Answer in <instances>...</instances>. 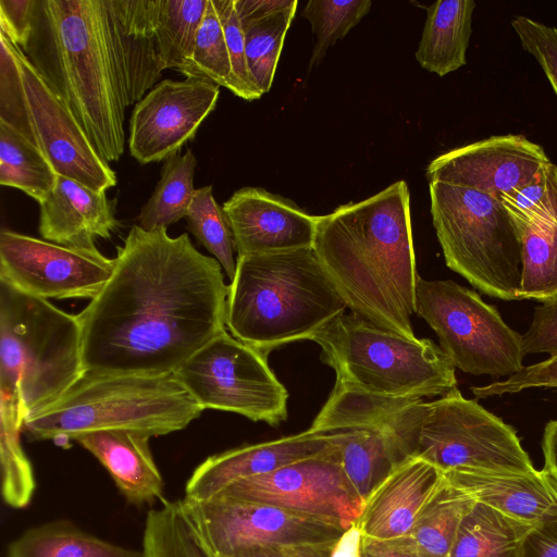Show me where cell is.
I'll use <instances>...</instances> for the list:
<instances>
[{"label":"cell","mask_w":557,"mask_h":557,"mask_svg":"<svg viewBox=\"0 0 557 557\" xmlns=\"http://www.w3.org/2000/svg\"><path fill=\"white\" fill-rule=\"evenodd\" d=\"M114 260L110 278L76 314L85 372L174 373L226 331L222 267L187 233L134 225Z\"/></svg>","instance_id":"6da1fadb"},{"label":"cell","mask_w":557,"mask_h":557,"mask_svg":"<svg viewBox=\"0 0 557 557\" xmlns=\"http://www.w3.org/2000/svg\"><path fill=\"white\" fill-rule=\"evenodd\" d=\"M158 0H34L21 48L98 153L117 161L124 120L161 77Z\"/></svg>","instance_id":"7a4b0ae2"},{"label":"cell","mask_w":557,"mask_h":557,"mask_svg":"<svg viewBox=\"0 0 557 557\" xmlns=\"http://www.w3.org/2000/svg\"><path fill=\"white\" fill-rule=\"evenodd\" d=\"M313 249L351 312L416 338L411 315L419 276L405 181L318 216Z\"/></svg>","instance_id":"3957f363"},{"label":"cell","mask_w":557,"mask_h":557,"mask_svg":"<svg viewBox=\"0 0 557 557\" xmlns=\"http://www.w3.org/2000/svg\"><path fill=\"white\" fill-rule=\"evenodd\" d=\"M347 304L313 247L237 257L226 301V327L263 355L312 339Z\"/></svg>","instance_id":"277c9868"},{"label":"cell","mask_w":557,"mask_h":557,"mask_svg":"<svg viewBox=\"0 0 557 557\" xmlns=\"http://www.w3.org/2000/svg\"><path fill=\"white\" fill-rule=\"evenodd\" d=\"M202 407L174 373L84 374L52 405L28 417L32 441L67 446L81 434L129 431L149 437L185 429Z\"/></svg>","instance_id":"5b68a950"},{"label":"cell","mask_w":557,"mask_h":557,"mask_svg":"<svg viewBox=\"0 0 557 557\" xmlns=\"http://www.w3.org/2000/svg\"><path fill=\"white\" fill-rule=\"evenodd\" d=\"M84 372L77 315L0 280V392L21 404L26 419Z\"/></svg>","instance_id":"8992f818"},{"label":"cell","mask_w":557,"mask_h":557,"mask_svg":"<svg viewBox=\"0 0 557 557\" xmlns=\"http://www.w3.org/2000/svg\"><path fill=\"white\" fill-rule=\"evenodd\" d=\"M336 383L385 398L421 400L457 388L455 367L429 338H407L362 317L342 313L312 338Z\"/></svg>","instance_id":"52a82bcc"},{"label":"cell","mask_w":557,"mask_h":557,"mask_svg":"<svg viewBox=\"0 0 557 557\" xmlns=\"http://www.w3.org/2000/svg\"><path fill=\"white\" fill-rule=\"evenodd\" d=\"M429 191L446 265L482 294L521 300L520 236L499 199L443 182H429Z\"/></svg>","instance_id":"ba28073f"},{"label":"cell","mask_w":557,"mask_h":557,"mask_svg":"<svg viewBox=\"0 0 557 557\" xmlns=\"http://www.w3.org/2000/svg\"><path fill=\"white\" fill-rule=\"evenodd\" d=\"M391 429L407 456L422 457L443 472L535 469L515 429L458 388L434 401L403 407Z\"/></svg>","instance_id":"9c48e42d"},{"label":"cell","mask_w":557,"mask_h":557,"mask_svg":"<svg viewBox=\"0 0 557 557\" xmlns=\"http://www.w3.org/2000/svg\"><path fill=\"white\" fill-rule=\"evenodd\" d=\"M0 121L45 156L58 175L106 191L115 172L23 50L0 32Z\"/></svg>","instance_id":"30bf717a"},{"label":"cell","mask_w":557,"mask_h":557,"mask_svg":"<svg viewBox=\"0 0 557 557\" xmlns=\"http://www.w3.org/2000/svg\"><path fill=\"white\" fill-rule=\"evenodd\" d=\"M416 313L434 330L441 349L462 372L508 377L524 367L522 335L474 290L454 281L419 277Z\"/></svg>","instance_id":"8fae6325"},{"label":"cell","mask_w":557,"mask_h":557,"mask_svg":"<svg viewBox=\"0 0 557 557\" xmlns=\"http://www.w3.org/2000/svg\"><path fill=\"white\" fill-rule=\"evenodd\" d=\"M267 357L224 331L174 375L203 410L234 412L276 426L287 419L288 393Z\"/></svg>","instance_id":"7c38bea8"},{"label":"cell","mask_w":557,"mask_h":557,"mask_svg":"<svg viewBox=\"0 0 557 557\" xmlns=\"http://www.w3.org/2000/svg\"><path fill=\"white\" fill-rule=\"evenodd\" d=\"M180 502L201 542L215 557L259 548L332 543L347 529L333 518L262 503L223 497H183Z\"/></svg>","instance_id":"4fadbf2b"},{"label":"cell","mask_w":557,"mask_h":557,"mask_svg":"<svg viewBox=\"0 0 557 557\" xmlns=\"http://www.w3.org/2000/svg\"><path fill=\"white\" fill-rule=\"evenodd\" d=\"M417 399L385 398L335 385L310 428L335 429L339 465L366 502L372 490L408 456L391 429L396 411Z\"/></svg>","instance_id":"5bb4252c"},{"label":"cell","mask_w":557,"mask_h":557,"mask_svg":"<svg viewBox=\"0 0 557 557\" xmlns=\"http://www.w3.org/2000/svg\"><path fill=\"white\" fill-rule=\"evenodd\" d=\"M114 263L97 248L66 247L9 230L0 234V280L35 297L90 300Z\"/></svg>","instance_id":"9a60e30c"},{"label":"cell","mask_w":557,"mask_h":557,"mask_svg":"<svg viewBox=\"0 0 557 557\" xmlns=\"http://www.w3.org/2000/svg\"><path fill=\"white\" fill-rule=\"evenodd\" d=\"M214 497L329 517L347 529L358 521L364 506L339 465L335 440L334 447L325 454L234 482Z\"/></svg>","instance_id":"2e32d148"},{"label":"cell","mask_w":557,"mask_h":557,"mask_svg":"<svg viewBox=\"0 0 557 557\" xmlns=\"http://www.w3.org/2000/svg\"><path fill=\"white\" fill-rule=\"evenodd\" d=\"M220 86L205 79H163L133 109L129 153L141 164L175 156L214 110Z\"/></svg>","instance_id":"e0dca14e"},{"label":"cell","mask_w":557,"mask_h":557,"mask_svg":"<svg viewBox=\"0 0 557 557\" xmlns=\"http://www.w3.org/2000/svg\"><path fill=\"white\" fill-rule=\"evenodd\" d=\"M550 163L543 147L520 134L491 136L437 156L429 182L469 187L499 199L531 182Z\"/></svg>","instance_id":"ac0fdd59"},{"label":"cell","mask_w":557,"mask_h":557,"mask_svg":"<svg viewBox=\"0 0 557 557\" xmlns=\"http://www.w3.org/2000/svg\"><path fill=\"white\" fill-rule=\"evenodd\" d=\"M237 257L313 247L318 216L261 187H243L226 200Z\"/></svg>","instance_id":"d6986e66"},{"label":"cell","mask_w":557,"mask_h":557,"mask_svg":"<svg viewBox=\"0 0 557 557\" xmlns=\"http://www.w3.org/2000/svg\"><path fill=\"white\" fill-rule=\"evenodd\" d=\"M335 429H308L296 435L214 454L199 463L185 485V496L210 499L234 482L270 473L334 447Z\"/></svg>","instance_id":"ffe728a7"},{"label":"cell","mask_w":557,"mask_h":557,"mask_svg":"<svg viewBox=\"0 0 557 557\" xmlns=\"http://www.w3.org/2000/svg\"><path fill=\"white\" fill-rule=\"evenodd\" d=\"M444 476L445 472L417 455L398 462L366 498L357 521L362 536L379 541L409 536Z\"/></svg>","instance_id":"44dd1931"},{"label":"cell","mask_w":557,"mask_h":557,"mask_svg":"<svg viewBox=\"0 0 557 557\" xmlns=\"http://www.w3.org/2000/svg\"><path fill=\"white\" fill-rule=\"evenodd\" d=\"M445 474L478 503L512 519L533 527L557 521V480L544 468L531 471L462 468Z\"/></svg>","instance_id":"7402d4cb"},{"label":"cell","mask_w":557,"mask_h":557,"mask_svg":"<svg viewBox=\"0 0 557 557\" xmlns=\"http://www.w3.org/2000/svg\"><path fill=\"white\" fill-rule=\"evenodd\" d=\"M39 233L58 245L96 249L95 239L110 238L117 226L106 191H97L62 175L39 202Z\"/></svg>","instance_id":"603a6c76"},{"label":"cell","mask_w":557,"mask_h":557,"mask_svg":"<svg viewBox=\"0 0 557 557\" xmlns=\"http://www.w3.org/2000/svg\"><path fill=\"white\" fill-rule=\"evenodd\" d=\"M149 440L140 433L115 430L81 434L74 442L101 463L128 504L143 507L165 499L164 481Z\"/></svg>","instance_id":"cb8c5ba5"},{"label":"cell","mask_w":557,"mask_h":557,"mask_svg":"<svg viewBox=\"0 0 557 557\" xmlns=\"http://www.w3.org/2000/svg\"><path fill=\"white\" fill-rule=\"evenodd\" d=\"M474 8L473 0H438L428 7L416 52L422 69L445 76L466 64Z\"/></svg>","instance_id":"d4e9b609"},{"label":"cell","mask_w":557,"mask_h":557,"mask_svg":"<svg viewBox=\"0 0 557 557\" xmlns=\"http://www.w3.org/2000/svg\"><path fill=\"white\" fill-rule=\"evenodd\" d=\"M7 557H141V553L106 541L62 519L25 530L9 543Z\"/></svg>","instance_id":"484cf974"},{"label":"cell","mask_w":557,"mask_h":557,"mask_svg":"<svg viewBox=\"0 0 557 557\" xmlns=\"http://www.w3.org/2000/svg\"><path fill=\"white\" fill-rule=\"evenodd\" d=\"M478 502L462 487L444 476L422 507L411 536L421 557H448L466 516Z\"/></svg>","instance_id":"4316f807"},{"label":"cell","mask_w":557,"mask_h":557,"mask_svg":"<svg viewBox=\"0 0 557 557\" xmlns=\"http://www.w3.org/2000/svg\"><path fill=\"white\" fill-rule=\"evenodd\" d=\"M533 528L476 503L463 519L448 557H517Z\"/></svg>","instance_id":"83f0119b"},{"label":"cell","mask_w":557,"mask_h":557,"mask_svg":"<svg viewBox=\"0 0 557 557\" xmlns=\"http://www.w3.org/2000/svg\"><path fill=\"white\" fill-rule=\"evenodd\" d=\"M25 414L11 395L0 393V466L1 494L7 506L26 508L36 491L30 460L21 444Z\"/></svg>","instance_id":"f1b7e54d"},{"label":"cell","mask_w":557,"mask_h":557,"mask_svg":"<svg viewBox=\"0 0 557 557\" xmlns=\"http://www.w3.org/2000/svg\"><path fill=\"white\" fill-rule=\"evenodd\" d=\"M197 160L190 149L164 161L156 189L137 216L138 226L151 232L186 218L193 201Z\"/></svg>","instance_id":"f546056e"},{"label":"cell","mask_w":557,"mask_h":557,"mask_svg":"<svg viewBox=\"0 0 557 557\" xmlns=\"http://www.w3.org/2000/svg\"><path fill=\"white\" fill-rule=\"evenodd\" d=\"M58 174L28 139L0 121V184L15 187L38 203L50 193Z\"/></svg>","instance_id":"4dcf8cb0"},{"label":"cell","mask_w":557,"mask_h":557,"mask_svg":"<svg viewBox=\"0 0 557 557\" xmlns=\"http://www.w3.org/2000/svg\"><path fill=\"white\" fill-rule=\"evenodd\" d=\"M141 557H214L183 512L181 502L164 499L145 519Z\"/></svg>","instance_id":"1f68e13d"},{"label":"cell","mask_w":557,"mask_h":557,"mask_svg":"<svg viewBox=\"0 0 557 557\" xmlns=\"http://www.w3.org/2000/svg\"><path fill=\"white\" fill-rule=\"evenodd\" d=\"M298 1L269 15L240 22L245 34L248 69L257 89L264 95L272 86L286 33Z\"/></svg>","instance_id":"d6a6232c"},{"label":"cell","mask_w":557,"mask_h":557,"mask_svg":"<svg viewBox=\"0 0 557 557\" xmlns=\"http://www.w3.org/2000/svg\"><path fill=\"white\" fill-rule=\"evenodd\" d=\"M208 0H158L156 39L164 70L189 58Z\"/></svg>","instance_id":"836d02e7"},{"label":"cell","mask_w":557,"mask_h":557,"mask_svg":"<svg viewBox=\"0 0 557 557\" xmlns=\"http://www.w3.org/2000/svg\"><path fill=\"white\" fill-rule=\"evenodd\" d=\"M521 299L545 301L557 295V220L544 228L523 230Z\"/></svg>","instance_id":"e575fe53"},{"label":"cell","mask_w":557,"mask_h":557,"mask_svg":"<svg viewBox=\"0 0 557 557\" xmlns=\"http://www.w3.org/2000/svg\"><path fill=\"white\" fill-rule=\"evenodd\" d=\"M177 71L186 78L209 81L234 92L230 54L213 0H208L191 53Z\"/></svg>","instance_id":"d590c367"},{"label":"cell","mask_w":557,"mask_h":557,"mask_svg":"<svg viewBox=\"0 0 557 557\" xmlns=\"http://www.w3.org/2000/svg\"><path fill=\"white\" fill-rule=\"evenodd\" d=\"M518 234L557 220V165L546 164L528 184L499 197Z\"/></svg>","instance_id":"8d00e7d4"},{"label":"cell","mask_w":557,"mask_h":557,"mask_svg":"<svg viewBox=\"0 0 557 557\" xmlns=\"http://www.w3.org/2000/svg\"><path fill=\"white\" fill-rule=\"evenodd\" d=\"M187 223L193 235L221 264L230 281L236 271L235 243L223 208L212 194V186L195 190L189 206Z\"/></svg>","instance_id":"74e56055"},{"label":"cell","mask_w":557,"mask_h":557,"mask_svg":"<svg viewBox=\"0 0 557 557\" xmlns=\"http://www.w3.org/2000/svg\"><path fill=\"white\" fill-rule=\"evenodd\" d=\"M371 0H310L301 15L307 18L315 36L309 69L323 60L326 50L344 38L371 9Z\"/></svg>","instance_id":"f35d334b"},{"label":"cell","mask_w":557,"mask_h":557,"mask_svg":"<svg viewBox=\"0 0 557 557\" xmlns=\"http://www.w3.org/2000/svg\"><path fill=\"white\" fill-rule=\"evenodd\" d=\"M219 14L232 65L234 95L245 100L259 99L262 94L251 78L245 48V34L234 0H213Z\"/></svg>","instance_id":"ab89813d"},{"label":"cell","mask_w":557,"mask_h":557,"mask_svg":"<svg viewBox=\"0 0 557 557\" xmlns=\"http://www.w3.org/2000/svg\"><path fill=\"white\" fill-rule=\"evenodd\" d=\"M511 25L522 48L536 59L557 96V28L527 16H516Z\"/></svg>","instance_id":"60d3db41"},{"label":"cell","mask_w":557,"mask_h":557,"mask_svg":"<svg viewBox=\"0 0 557 557\" xmlns=\"http://www.w3.org/2000/svg\"><path fill=\"white\" fill-rule=\"evenodd\" d=\"M528 388H557V355L539 363L523 367L505 380L471 388L475 398L519 393Z\"/></svg>","instance_id":"b9f144b4"},{"label":"cell","mask_w":557,"mask_h":557,"mask_svg":"<svg viewBox=\"0 0 557 557\" xmlns=\"http://www.w3.org/2000/svg\"><path fill=\"white\" fill-rule=\"evenodd\" d=\"M522 349L524 355H557V295L535 307L532 322L522 335Z\"/></svg>","instance_id":"7bdbcfd3"},{"label":"cell","mask_w":557,"mask_h":557,"mask_svg":"<svg viewBox=\"0 0 557 557\" xmlns=\"http://www.w3.org/2000/svg\"><path fill=\"white\" fill-rule=\"evenodd\" d=\"M34 0H0V32L23 48L32 28Z\"/></svg>","instance_id":"ee69618b"},{"label":"cell","mask_w":557,"mask_h":557,"mask_svg":"<svg viewBox=\"0 0 557 557\" xmlns=\"http://www.w3.org/2000/svg\"><path fill=\"white\" fill-rule=\"evenodd\" d=\"M517 557H557V521L534 527L524 537Z\"/></svg>","instance_id":"f6af8a7d"},{"label":"cell","mask_w":557,"mask_h":557,"mask_svg":"<svg viewBox=\"0 0 557 557\" xmlns=\"http://www.w3.org/2000/svg\"><path fill=\"white\" fill-rule=\"evenodd\" d=\"M362 557H421L411 536L394 540L362 539Z\"/></svg>","instance_id":"bcb514c9"},{"label":"cell","mask_w":557,"mask_h":557,"mask_svg":"<svg viewBox=\"0 0 557 557\" xmlns=\"http://www.w3.org/2000/svg\"><path fill=\"white\" fill-rule=\"evenodd\" d=\"M294 0H234L240 22L259 18L289 7Z\"/></svg>","instance_id":"7dc6e473"},{"label":"cell","mask_w":557,"mask_h":557,"mask_svg":"<svg viewBox=\"0 0 557 557\" xmlns=\"http://www.w3.org/2000/svg\"><path fill=\"white\" fill-rule=\"evenodd\" d=\"M362 532L354 523L332 544L330 557H362Z\"/></svg>","instance_id":"c3c4849f"},{"label":"cell","mask_w":557,"mask_h":557,"mask_svg":"<svg viewBox=\"0 0 557 557\" xmlns=\"http://www.w3.org/2000/svg\"><path fill=\"white\" fill-rule=\"evenodd\" d=\"M542 450L544 455V469L557 480V419L546 423L543 437Z\"/></svg>","instance_id":"681fc988"},{"label":"cell","mask_w":557,"mask_h":557,"mask_svg":"<svg viewBox=\"0 0 557 557\" xmlns=\"http://www.w3.org/2000/svg\"><path fill=\"white\" fill-rule=\"evenodd\" d=\"M334 542L326 544L296 545L282 549L289 557H330V548Z\"/></svg>","instance_id":"f907efd6"},{"label":"cell","mask_w":557,"mask_h":557,"mask_svg":"<svg viewBox=\"0 0 557 557\" xmlns=\"http://www.w3.org/2000/svg\"><path fill=\"white\" fill-rule=\"evenodd\" d=\"M215 557V556H214ZM220 557H289L282 548H259Z\"/></svg>","instance_id":"816d5d0a"}]
</instances>
